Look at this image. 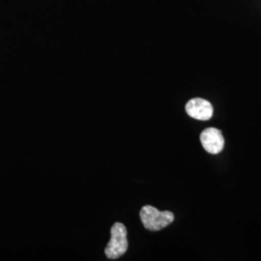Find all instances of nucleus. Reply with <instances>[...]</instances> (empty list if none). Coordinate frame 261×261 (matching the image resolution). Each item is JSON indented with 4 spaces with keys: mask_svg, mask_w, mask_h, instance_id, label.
<instances>
[{
    "mask_svg": "<svg viewBox=\"0 0 261 261\" xmlns=\"http://www.w3.org/2000/svg\"><path fill=\"white\" fill-rule=\"evenodd\" d=\"M186 112L189 116L196 120H209L213 116V107L211 103L201 98L190 100L186 105Z\"/></svg>",
    "mask_w": 261,
    "mask_h": 261,
    "instance_id": "4",
    "label": "nucleus"
},
{
    "mask_svg": "<svg viewBox=\"0 0 261 261\" xmlns=\"http://www.w3.org/2000/svg\"><path fill=\"white\" fill-rule=\"evenodd\" d=\"M200 141L206 152L219 154L224 149V139L222 132L216 128H207L200 135Z\"/></svg>",
    "mask_w": 261,
    "mask_h": 261,
    "instance_id": "3",
    "label": "nucleus"
},
{
    "mask_svg": "<svg viewBox=\"0 0 261 261\" xmlns=\"http://www.w3.org/2000/svg\"><path fill=\"white\" fill-rule=\"evenodd\" d=\"M140 216L143 226L150 231H159L174 221V215L170 211H159L151 205L142 207Z\"/></svg>",
    "mask_w": 261,
    "mask_h": 261,
    "instance_id": "1",
    "label": "nucleus"
},
{
    "mask_svg": "<svg viewBox=\"0 0 261 261\" xmlns=\"http://www.w3.org/2000/svg\"><path fill=\"white\" fill-rule=\"evenodd\" d=\"M128 250L126 226L121 223L113 224L111 229V240L106 248V255L110 259H116Z\"/></svg>",
    "mask_w": 261,
    "mask_h": 261,
    "instance_id": "2",
    "label": "nucleus"
}]
</instances>
